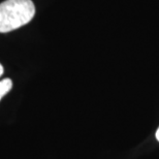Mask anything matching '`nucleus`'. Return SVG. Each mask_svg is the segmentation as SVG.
Segmentation results:
<instances>
[{
  "mask_svg": "<svg viewBox=\"0 0 159 159\" xmlns=\"http://www.w3.org/2000/svg\"><path fill=\"white\" fill-rule=\"evenodd\" d=\"M35 15L31 0H5L0 3V32L5 33L28 24Z\"/></svg>",
  "mask_w": 159,
  "mask_h": 159,
  "instance_id": "nucleus-1",
  "label": "nucleus"
},
{
  "mask_svg": "<svg viewBox=\"0 0 159 159\" xmlns=\"http://www.w3.org/2000/svg\"><path fill=\"white\" fill-rule=\"evenodd\" d=\"M12 87V82L11 79H4L0 81V100L1 98L11 91Z\"/></svg>",
  "mask_w": 159,
  "mask_h": 159,
  "instance_id": "nucleus-2",
  "label": "nucleus"
},
{
  "mask_svg": "<svg viewBox=\"0 0 159 159\" xmlns=\"http://www.w3.org/2000/svg\"><path fill=\"white\" fill-rule=\"evenodd\" d=\"M155 135H156V139L159 142V127H158V129H157V131H156V134H155Z\"/></svg>",
  "mask_w": 159,
  "mask_h": 159,
  "instance_id": "nucleus-3",
  "label": "nucleus"
},
{
  "mask_svg": "<svg viewBox=\"0 0 159 159\" xmlns=\"http://www.w3.org/2000/svg\"><path fill=\"white\" fill-rule=\"evenodd\" d=\"M2 74H3V67H2V65L0 64V77L2 75Z\"/></svg>",
  "mask_w": 159,
  "mask_h": 159,
  "instance_id": "nucleus-4",
  "label": "nucleus"
}]
</instances>
